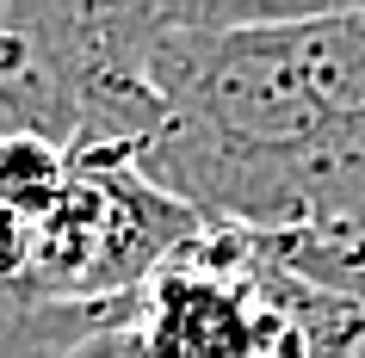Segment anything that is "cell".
<instances>
[{
	"label": "cell",
	"instance_id": "6da1fadb",
	"mask_svg": "<svg viewBox=\"0 0 365 358\" xmlns=\"http://www.w3.org/2000/svg\"><path fill=\"white\" fill-rule=\"evenodd\" d=\"M205 235V216L149 186L130 161H75V186L31 223L25 290L56 302H136L149 278Z\"/></svg>",
	"mask_w": 365,
	"mask_h": 358
},
{
	"label": "cell",
	"instance_id": "7a4b0ae2",
	"mask_svg": "<svg viewBox=\"0 0 365 358\" xmlns=\"http://www.w3.org/2000/svg\"><path fill=\"white\" fill-rule=\"evenodd\" d=\"M155 358H285V309L272 297L267 241L205 228L136 297Z\"/></svg>",
	"mask_w": 365,
	"mask_h": 358
},
{
	"label": "cell",
	"instance_id": "3957f363",
	"mask_svg": "<svg viewBox=\"0 0 365 358\" xmlns=\"http://www.w3.org/2000/svg\"><path fill=\"white\" fill-rule=\"evenodd\" d=\"M6 136H50L68 154L81 142V105L68 87L50 0H0V142Z\"/></svg>",
	"mask_w": 365,
	"mask_h": 358
},
{
	"label": "cell",
	"instance_id": "277c9868",
	"mask_svg": "<svg viewBox=\"0 0 365 358\" xmlns=\"http://www.w3.org/2000/svg\"><path fill=\"white\" fill-rule=\"evenodd\" d=\"M297 56L328 136H365V6H316L297 19Z\"/></svg>",
	"mask_w": 365,
	"mask_h": 358
},
{
	"label": "cell",
	"instance_id": "5b68a950",
	"mask_svg": "<svg viewBox=\"0 0 365 358\" xmlns=\"http://www.w3.org/2000/svg\"><path fill=\"white\" fill-rule=\"evenodd\" d=\"M130 309L136 302H56L25 284H0V358H75Z\"/></svg>",
	"mask_w": 365,
	"mask_h": 358
},
{
	"label": "cell",
	"instance_id": "8992f818",
	"mask_svg": "<svg viewBox=\"0 0 365 358\" xmlns=\"http://www.w3.org/2000/svg\"><path fill=\"white\" fill-rule=\"evenodd\" d=\"M75 186V154L50 136H6L0 142V204L25 223H43Z\"/></svg>",
	"mask_w": 365,
	"mask_h": 358
},
{
	"label": "cell",
	"instance_id": "52a82bcc",
	"mask_svg": "<svg viewBox=\"0 0 365 358\" xmlns=\"http://www.w3.org/2000/svg\"><path fill=\"white\" fill-rule=\"evenodd\" d=\"M25 278H31V223L0 204V284H25Z\"/></svg>",
	"mask_w": 365,
	"mask_h": 358
},
{
	"label": "cell",
	"instance_id": "ba28073f",
	"mask_svg": "<svg viewBox=\"0 0 365 358\" xmlns=\"http://www.w3.org/2000/svg\"><path fill=\"white\" fill-rule=\"evenodd\" d=\"M75 358H155V352H149V339H143V327H136V309H130V315H118L112 327H99Z\"/></svg>",
	"mask_w": 365,
	"mask_h": 358
}]
</instances>
